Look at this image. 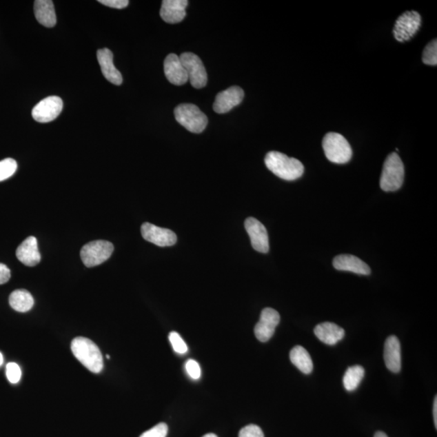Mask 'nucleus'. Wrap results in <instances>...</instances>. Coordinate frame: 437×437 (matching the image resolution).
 I'll use <instances>...</instances> for the list:
<instances>
[{
    "label": "nucleus",
    "mask_w": 437,
    "mask_h": 437,
    "mask_svg": "<svg viewBox=\"0 0 437 437\" xmlns=\"http://www.w3.org/2000/svg\"><path fill=\"white\" fill-rule=\"evenodd\" d=\"M333 266L338 271L350 272L358 275H370L371 269L361 259L352 254H341L334 258Z\"/></svg>",
    "instance_id": "nucleus-17"
},
{
    "label": "nucleus",
    "mask_w": 437,
    "mask_h": 437,
    "mask_svg": "<svg viewBox=\"0 0 437 437\" xmlns=\"http://www.w3.org/2000/svg\"><path fill=\"white\" fill-rule=\"evenodd\" d=\"M9 304L14 310L20 313L30 311L34 305V300L29 292L25 289L16 290L9 296Z\"/></svg>",
    "instance_id": "nucleus-23"
},
{
    "label": "nucleus",
    "mask_w": 437,
    "mask_h": 437,
    "mask_svg": "<svg viewBox=\"0 0 437 437\" xmlns=\"http://www.w3.org/2000/svg\"><path fill=\"white\" fill-rule=\"evenodd\" d=\"M244 91L238 86H234L218 92L214 102L213 110L217 114H226L241 104L244 99Z\"/></svg>",
    "instance_id": "nucleus-12"
},
{
    "label": "nucleus",
    "mask_w": 437,
    "mask_h": 437,
    "mask_svg": "<svg viewBox=\"0 0 437 437\" xmlns=\"http://www.w3.org/2000/svg\"><path fill=\"white\" fill-rule=\"evenodd\" d=\"M7 378L12 384L19 383L21 378V370L20 366L16 363H9L6 368Z\"/></svg>",
    "instance_id": "nucleus-28"
},
{
    "label": "nucleus",
    "mask_w": 437,
    "mask_h": 437,
    "mask_svg": "<svg viewBox=\"0 0 437 437\" xmlns=\"http://www.w3.org/2000/svg\"><path fill=\"white\" fill-rule=\"evenodd\" d=\"M168 426L165 423H161L152 427L151 429L143 432L139 437H166L168 434Z\"/></svg>",
    "instance_id": "nucleus-29"
},
{
    "label": "nucleus",
    "mask_w": 437,
    "mask_h": 437,
    "mask_svg": "<svg viewBox=\"0 0 437 437\" xmlns=\"http://www.w3.org/2000/svg\"><path fill=\"white\" fill-rule=\"evenodd\" d=\"M107 359H110V356L109 355L106 356Z\"/></svg>",
    "instance_id": "nucleus-38"
},
{
    "label": "nucleus",
    "mask_w": 437,
    "mask_h": 437,
    "mask_svg": "<svg viewBox=\"0 0 437 437\" xmlns=\"http://www.w3.org/2000/svg\"><path fill=\"white\" fill-rule=\"evenodd\" d=\"M71 348L73 355L92 373L99 374L103 369V358L99 347L90 339L76 338L72 343Z\"/></svg>",
    "instance_id": "nucleus-2"
},
{
    "label": "nucleus",
    "mask_w": 437,
    "mask_h": 437,
    "mask_svg": "<svg viewBox=\"0 0 437 437\" xmlns=\"http://www.w3.org/2000/svg\"><path fill=\"white\" fill-rule=\"evenodd\" d=\"M175 119L189 132L199 134L206 129L208 120L205 114L193 104H181L174 110Z\"/></svg>",
    "instance_id": "nucleus-5"
},
{
    "label": "nucleus",
    "mask_w": 437,
    "mask_h": 437,
    "mask_svg": "<svg viewBox=\"0 0 437 437\" xmlns=\"http://www.w3.org/2000/svg\"><path fill=\"white\" fill-rule=\"evenodd\" d=\"M17 163L12 158L0 161V181L7 180L16 173Z\"/></svg>",
    "instance_id": "nucleus-25"
},
{
    "label": "nucleus",
    "mask_w": 437,
    "mask_h": 437,
    "mask_svg": "<svg viewBox=\"0 0 437 437\" xmlns=\"http://www.w3.org/2000/svg\"><path fill=\"white\" fill-rule=\"evenodd\" d=\"M384 359L387 369L398 374L401 370V345L396 336H389L385 343Z\"/></svg>",
    "instance_id": "nucleus-18"
},
{
    "label": "nucleus",
    "mask_w": 437,
    "mask_h": 437,
    "mask_svg": "<svg viewBox=\"0 0 437 437\" xmlns=\"http://www.w3.org/2000/svg\"><path fill=\"white\" fill-rule=\"evenodd\" d=\"M169 339L174 352L178 353V354L183 355L188 352L187 343H185L179 334L174 332H171L169 336Z\"/></svg>",
    "instance_id": "nucleus-27"
},
{
    "label": "nucleus",
    "mask_w": 437,
    "mask_h": 437,
    "mask_svg": "<svg viewBox=\"0 0 437 437\" xmlns=\"http://www.w3.org/2000/svg\"><path fill=\"white\" fill-rule=\"evenodd\" d=\"M246 232L250 236L253 248L258 252L266 254L269 251V236L266 227L254 217L246 218Z\"/></svg>",
    "instance_id": "nucleus-11"
},
{
    "label": "nucleus",
    "mask_w": 437,
    "mask_h": 437,
    "mask_svg": "<svg viewBox=\"0 0 437 437\" xmlns=\"http://www.w3.org/2000/svg\"><path fill=\"white\" fill-rule=\"evenodd\" d=\"M34 14L41 25L48 28L57 25V14L51 0H37L34 2Z\"/></svg>",
    "instance_id": "nucleus-21"
},
{
    "label": "nucleus",
    "mask_w": 437,
    "mask_h": 437,
    "mask_svg": "<svg viewBox=\"0 0 437 437\" xmlns=\"http://www.w3.org/2000/svg\"><path fill=\"white\" fill-rule=\"evenodd\" d=\"M3 356L2 355V353L0 352V366L3 365Z\"/></svg>",
    "instance_id": "nucleus-36"
},
{
    "label": "nucleus",
    "mask_w": 437,
    "mask_h": 437,
    "mask_svg": "<svg viewBox=\"0 0 437 437\" xmlns=\"http://www.w3.org/2000/svg\"><path fill=\"white\" fill-rule=\"evenodd\" d=\"M203 437H217V436L213 434H208L204 435Z\"/></svg>",
    "instance_id": "nucleus-37"
},
{
    "label": "nucleus",
    "mask_w": 437,
    "mask_h": 437,
    "mask_svg": "<svg viewBox=\"0 0 437 437\" xmlns=\"http://www.w3.org/2000/svg\"><path fill=\"white\" fill-rule=\"evenodd\" d=\"M141 234L144 239L161 247L174 245L176 243V236L173 231L150 223H144L141 227Z\"/></svg>",
    "instance_id": "nucleus-13"
},
{
    "label": "nucleus",
    "mask_w": 437,
    "mask_h": 437,
    "mask_svg": "<svg viewBox=\"0 0 437 437\" xmlns=\"http://www.w3.org/2000/svg\"><path fill=\"white\" fill-rule=\"evenodd\" d=\"M97 60L101 66L102 74L107 81L115 85H121L123 83L122 74L115 68L113 59V53L109 49H101L97 50Z\"/></svg>",
    "instance_id": "nucleus-16"
},
{
    "label": "nucleus",
    "mask_w": 437,
    "mask_h": 437,
    "mask_svg": "<svg viewBox=\"0 0 437 437\" xmlns=\"http://www.w3.org/2000/svg\"><path fill=\"white\" fill-rule=\"evenodd\" d=\"M422 18L416 11H407L402 14L395 22L393 34L399 43L411 40L421 27Z\"/></svg>",
    "instance_id": "nucleus-7"
},
{
    "label": "nucleus",
    "mask_w": 437,
    "mask_h": 437,
    "mask_svg": "<svg viewBox=\"0 0 437 437\" xmlns=\"http://www.w3.org/2000/svg\"><path fill=\"white\" fill-rule=\"evenodd\" d=\"M181 63L187 72L188 80L195 88H202L207 85V74L202 60L193 53H183L180 55Z\"/></svg>",
    "instance_id": "nucleus-8"
},
{
    "label": "nucleus",
    "mask_w": 437,
    "mask_h": 437,
    "mask_svg": "<svg viewBox=\"0 0 437 437\" xmlns=\"http://www.w3.org/2000/svg\"><path fill=\"white\" fill-rule=\"evenodd\" d=\"M187 0H164L160 11V15L166 23L176 24L183 21L187 12Z\"/></svg>",
    "instance_id": "nucleus-14"
},
{
    "label": "nucleus",
    "mask_w": 437,
    "mask_h": 437,
    "mask_svg": "<svg viewBox=\"0 0 437 437\" xmlns=\"http://www.w3.org/2000/svg\"><path fill=\"white\" fill-rule=\"evenodd\" d=\"M290 360L297 369L305 374L312 373L314 365L309 353L301 346H296L290 352Z\"/></svg>",
    "instance_id": "nucleus-22"
},
{
    "label": "nucleus",
    "mask_w": 437,
    "mask_h": 437,
    "mask_svg": "<svg viewBox=\"0 0 437 437\" xmlns=\"http://www.w3.org/2000/svg\"><path fill=\"white\" fill-rule=\"evenodd\" d=\"M164 70L166 78L174 85H183L189 81L187 72L180 57L175 54H170L165 58Z\"/></svg>",
    "instance_id": "nucleus-15"
},
{
    "label": "nucleus",
    "mask_w": 437,
    "mask_h": 437,
    "mask_svg": "<svg viewBox=\"0 0 437 437\" xmlns=\"http://www.w3.org/2000/svg\"><path fill=\"white\" fill-rule=\"evenodd\" d=\"M323 148L325 156L334 164H346L352 159L350 143L341 134L329 132L325 134Z\"/></svg>",
    "instance_id": "nucleus-4"
},
{
    "label": "nucleus",
    "mask_w": 437,
    "mask_h": 437,
    "mask_svg": "<svg viewBox=\"0 0 437 437\" xmlns=\"http://www.w3.org/2000/svg\"><path fill=\"white\" fill-rule=\"evenodd\" d=\"M423 62L430 66H436L437 64V41L432 40L426 45L423 52Z\"/></svg>",
    "instance_id": "nucleus-26"
},
{
    "label": "nucleus",
    "mask_w": 437,
    "mask_h": 437,
    "mask_svg": "<svg viewBox=\"0 0 437 437\" xmlns=\"http://www.w3.org/2000/svg\"><path fill=\"white\" fill-rule=\"evenodd\" d=\"M374 437H388V436L387 434H385V432L378 431L375 434Z\"/></svg>",
    "instance_id": "nucleus-35"
},
{
    "label": "nucleus",
    "mask_w": 437,
    "mask_h": 437,
    "mask_svg": "<svg viewBox=\"0 0 437 437\" xmlns=\"http://www.w3.org/2000/svg\"><path fill=\"white\" fill-rule=\"evenodd\" d=\"M265 164L274 174L286 181L300 179L305 171L304 165L299 160L280 152H268L265 157Z\"/></svg>",
    "instance_id": "nucleus-1"
},
{
    "label": "nucleus",
    "mask_w": 437,
    "mask_h": 437,
    "mask_svg": "<svg viewBox=\"0 0 437 437\" xmlns=\"http://www.w3.org/2000/svg\"><path fill=\"white\" fill-rule=\"evenodd\" d=\"M114 252V245L107 241H94L83 246L81 257L87 267H94L108 260Z\"/></svg>",
    "instance_id": "nucleus-6"
},
{
    "label": "nucleus",
    "mask_w": 437,
    "mask_h": 437,
    "mask_svg": "<svg viewBox=\"0 0 437 437\" xmlns=\"http://www.w3.org/2000/svg\"><path fill=\"white\" fill-rule=\"evenodd\" d=\"M11 278V272L6 265L0 263V285L6 283Z\"/></svg>",
    "instance_id": "nucleus-33"
},
{
    "label": "nucleus",
    "mask_w": 437,
    "mask_h": 437,
    "mask_svg": "<svg viewBox=\"0 0 437 437\" xmlns=\"http://www.w3.org/2000/svg\"><path fill=\"white\" fill-rule=\"evenodd\" d=\"M99 2L105 6L116 9H123L129 4L128 0H99Z\"/></svg>",
    "instance_id": "nucleus-32"
},
{
    "label": "nucleus",
    "mask_w": 437,
    "mask_h": 437,
    "mask_svg": "<svg viewBox=\"0 0 437 437\" xmlns=\"http://www.w3.org/2000/svg\"><path fill=\"white\" fill-rule=\"evenodd\" d=\"M185 370L192 379L198 380L201 376V369H200L198 362L194 360H188L185 363Z\"/></svg>",
    "instance_id": "nucleus-31"
},
{
    "label": "nucleus",
    "mask_w": 437,
    "mask_h": 437,
    "mask_svg": "<svg viewBox=\"0 0 437 437\" xmlns=\"http://www.w3.org/2000/svg\"><path fill=\"white\" fill-rule=\"evenodd\" d=\"M63 102L59 96H51L41 100L32 109V116L37 122H52L62 112Z\"/></svg>",
    "instance_id": "nucleus-9"
},
{
    "label": "nucleus",
    "mask_w": 437,
    "mask_h": 437,
    "mask_svg": "<svg viewBox=\"0 0 437 437\" xmlns=\"http://www.w3.org/2000/svg\"><path fill=\"white\" fill-rule=\"evenodd\" d=\"M365 376V369L360 365L349 367L343 376V385L347 392H353L361 383Z\"/></svg>",
    "instance_id": "nucleus-24"
},
{
    "label": "nucleus",
    "mask_w": 437,
    "mask_h": 437,
    "mask_svg": "<svg viewBox=\"0 0 437 437\" xmlns=\"http://www.w3.org/2000/svg\"><path fill=\"white\" fill-rule=\"evenodd\" d=\"M16 254L18 260L26 266H36L41 261L38 241L34 236H29L17 248Z\"/></svg>",
    "instance_id": "nucleus-19"
},
{
    "label": "nucleus",
    "mask_w": 437,
    "mask_h": 437,
    "mask_svg": "<svg viewBox=\"0 0 437 437\" xmlns=\"http://www.w3.org/2000/svg\"><path fill=\"white\" fill-rule=\"evenodd\" d=\"M281 322L280 314L272 308H266L262 311L259 322L255 325V336L260 342L266 343L275 334L276 328Z\"/></svg>",
    "instance_id": "nucleus-10"
},
{
    "label": "nucleus",
    "mask_w": 437,
    "mask_h": 437,
    "mask_svg": "<svg viewBox=\"0 0 437 437\" xmlns=\"http://www.w3.org/2000/svg\"><path fill=\"white\" fill-rule=\"evenodd\" d=\"M404 165L396 152L389 154L383 165L380 180V187L384 192H396L402 187L404 181Z\"/></svg>",
    "instance_id": "nucleus-3"
},
{
    "label": "nucleus",
    "mask_w": 437,
    "mask_h": 437,
    "mask_svg": "<svg viewBox=\"0 0 437 437\" xmlns=\"http://www.w3.org/2000/svg\"><path fill=\"white\" fill-rule=\"evenodd\" d=\"M434 418L436 429H437V397L436 396L434 404Z\"/></svg>",
    "instance_id": "nucleus-34"
},
{
    "label": "nucleus",
    "mask_w": 437,
    "mask_h": 437,
    "mask_svg": "<svg viewBox=\"0 0 437 437\" xmlns=\"http://www.w3.org/2000/svg\"><path fill=\"white\" fill-rule=\"evenodd\" d=\"M315 336L320 341L328 345H336L344 337V329L333 323H323L314 329Z\"/></svg>",
    "instance_id": "nucleus-20"
},
{
    "label": "nucleus",
    "mask_w": 437,
    "mask_h": 437,
    "mask_svg": "<svg viewBox=\"0 0 437 437\" xmlns=\"http://www.w3.org/2000/svg\"><path fill=\"white\" fill-rule=\"evenodd\" d=\"M239 437H264V434L258 426L250 425L240 431Z\"/></svg>",
    "instance_id": "nucleus-30"
}]
</instances>
